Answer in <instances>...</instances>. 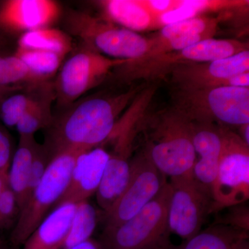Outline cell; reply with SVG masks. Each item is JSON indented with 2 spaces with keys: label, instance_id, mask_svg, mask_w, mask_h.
<instances>
[{
  "label": "cell",
  "instance_id": "cell-36",
  "mask_svg": "<svg viewBox=\"0 0 249 249\" xmlns=\"http://www.w3.org/2000/svg\"><path fill=\"white\" fill-rule=\"evenodd\" d=\"M240 134H238L247 145H249V124H244L240 127Z\"/></svg>",
  "mask_w": 249,
  "mask_h": 249
},
{
  "label": "cell",
  "instance_id": "cell-9",
  "mask_svg": "<svg viewBox=\"0 0 249 249\" xmlns=\"http://www.w3.org/2000/svg\"><path fill=\"white\" fill-rule=\"evenodd\" d=\"M131 60L111 58L83 47L67 59L59 72L55 96L62 106H70L97 86L113 70Z\"/></svg>",
  "mask_w": 249,
  "mask_h": 249
},
{
  "label": "cell",
  "instance_id": "cell-30",
  "mask_svg": "<svg viewBox=\"0 0 249 249\" xmlns=\"http://www.w3.org/2000/svg\"><path fill=\"white\" fill-rule=\"evenodd\" d=\"M225 216L218 218L214 224H222L240 229L244 231H249V213L248 206L243 204L229 207Z\"/></svg>",
  "mask_w": 249,
  "mask_h": 249
},
{
  "label": "cell",
  "instance_id": "cell-20",
  "mask_svg": "<svg viewBox=\"0 0 249 249\" xmlns=\"http://www.w3.org/2000/svg\"><path fill=\"white\" fill-rule=\"evenodd\" d=\"M22 90L10 95L0 105V118L8 127H16L24 113L53 93L52 86L47 82L29 85L28 91Z\"/></svg>",
  "mask_w": 249,
  "mask_h": 249
},
{
  "label": "cell",
  "instance_id": "cell-33",
  "mask_svg": "<svg viewBox=\"0 0 249 249\" xmlns=\"http://www.w3.org/2000/svg\"><path fill=\"white\" fill-rule=\"evenodd\" d=\"M67 249H103V248L99 240L91 238Z\"/></svg>",
  "mask_w": 249,
  "mask_h": 249
},
{
  "label": "cell",
  "instance_id": "cell-29",
  "mask_svg": "<svg viewBox=\"0 0 249 249\" xmlns=\"http://www.w3.org/2000/svg\"><path fill=\"white\" fill-rule=\"evenodd\" d=\"M19 213L17 199L8 183L0 196V231L10 229L16 224Z\"/></svg>",
  "mask_w": 249,
  "mask_h": 249
},
{
  "label": "cell",
  "instance_id": "cell-5",
  "mask_svg": "<svg viewBox=\"0 0 249 249\" xmlns=\"http://www.w3.org/2000/svg\"><path fill=\"white\" fill-rule=\"evenodd\" d=\"M65 27L85 47L109 58L137 60L148 48L146 37L85 11L68 10Z\"/></svg>",
  "mask_w": 249,
  "mask_h": 249
},
{
  "label": "cell",
  "instance_id": "cell-3",
  "mask_svg": "<svg viewBox=\"0 0 249 249\" xmlns=\"http://www.w3.org/2000/svg\"><path fill=\"white\" fill-rule=\"evenodd\" d=\"M172 188L168 178L148 204L129 220L103 229V249H168L173 244L168 228V207Z\"/></svg>",
  "mask_w": 249,
  "mask_h": 249
},
{
  "label": "cell",
  "instance_id": "cell-14",
  "mask_svg": "<svg viewBox=\"0 0 249 249\" xmlns=\"http://www.w3.org/2000/svg\"><path fill=\"white\" fill-rule=\"evenodd\" d=\"M60 8L51 0H11L0 4V27L7 34H24L49 27L58 19Z\"/></svg>",
  "mask_w": 249,
  "mask_h": 249
},
{
  "label": "cell",
  "instance_id": "cell-39",
  "mask_svg": "<svg viewBox=\"0 0 249 249\" xmlns=\"http://www.w3.org/2000/svg\"><path fill=\"white\" fill-rule=\"evenodd\" d=\"M0 249H14L12 246L5 242L4 240L0 238Z\"/></svg>",
  "mask_w": 249,
  "mask_h": 249
},
{
  "label": "cell",
  "instance_id": "cell-37",
  "mask_svg": "<svg viewBox=\"0 0 249 249\" xmlns=\"http://www.w3.org/2000/svg\"><path fill=\"white\" fill-rule=\"evenodd\" d=\"M232 249H249V236L237 241Z\"/></svg>",
  "mask_w": 249,
  "mask_h": 249
},
{
  "label": "cell",
  "instance_id": "cell-10",
  "mask_svg": "<svg viewBox=\"0 0 249 249\" xmlns=\"http://www.w3.org/2000/svg\"><path fill=\"white\" fill-rule=\"evenodd\" d=\"M168 181L172 188L168 214L170 235L188 240L201 231L208 216L214 213L212 196L193 175Z\"/></svg>",
  "mask_w": 249,
  "mask_h": 249
},
{
  "label": "cell",
  "instance_id": "cell-25",
  "mask_svg": "<svg viewBox=\"0 0 249 249\" xmlns=\"http://www.w3.org/2000/svg\"><path fill=\"white\" fill-rule=\"evenodd\" d=\"M98 219L97 211L88 200L77 204L62 249L70 248L91 239L97 226Z\"/></svg>",
  "mask_w": 249,
  "mask_h": 249
},
{
  "label": "cell",
  "instance_id": "cell-31",
  "mask_svg": "<svg viewBox=\"0 0 249 249\" xmlns=\"http://www.w3.org/2000/svg\"><path fill=\"white\" fill-rule=\"evenodd\" d=\"M13 156L11 137L4 126L0 124V173H9Z\"/></svg>",
  "mask_w": 249,
  "mask_h": 249
},
{
  "label": "cell",
  "instance_id": "cell-2",
  "mask_svg": "<svg viewBox=\"0 0 249 249\" xmlns=\"http://www.w3.org/2000/svg\"><path fill=\"white\" fill-rule=\"evenodd\" d=\"M146 136V149L152 161L168 178L192 175L196 156L191 121L175 110L152 118Z\"/></svg>",
  "mask_w": 249,
  "mask_h": 249
},
{
  "label": "cell",
  "instance_id": "cell-21",
  "mask_svg": "<svg viewBox=\"0 0 249 249\" xmlns=\"http://www.w3.org/2000/svg\"><path fill=\"white\" fill-rule=\"evenodd\" d=\"M248 236L249 232L213 223L181 245L168 249H232L237 241Z\"/></svg>",
  "mask_w": 249,
  "mask_h": 249
},
{
  "label": "cell",
  "instance_id": "cell-15",
  "mask_svg": "<svg viewBox=\"0 0 249 249\" xmlns=\"http://www.w3.org/2000/svg\"><path fill=\"white\" fill-rule=\"evenodd\" d=\"M192 139L196 158L192 175L211 193L219 167L223 145L224 125L209 123L191 122Z\"/></svg>",
  "mask_w": 249,
  "mask_h": 249
},
{
  "label": "cell",
  "instance_id": "cell-24",
  "mask_svg": "<svg viewBox=\"0 0 249 249\" xmlns=\"http://www.w3.org/2000/svg\"><path fill=\"white\" fill-rule=\"evenodd\" d=\"M14 55L25 64L36 83H45L53 76L64 58L53 52L20 48H18Z\"/></svg>",
  "mask_w": 249,
  "mask_h": 249
},
{
  "label": "cell",
  "instance_id": "cell-27",
  "mask_svg": "<svg viewBox=\"0 0 249 249\" xmlns=\"http://www.w3.org/2000/svg\"><path fill=\"white\" fill-rule=\"evenodd\" d=\"M22 83L29 85L40 83H36L20 59L15 55L0 54V87L20 85Z\"/></svg>",
  "mask_w": 249,
  "mask_h": 249
},
{
  "label": "cell",
  "instance_id": "cell-19",
  "mask_svg": "<svg viewBox=\"0 0 249 249\" xmlns=\"http://www.w3.org/2000/svg\"><path fill=\"white\" fill-rule=\"evenodd\" d=\"M37 145L34 136H19V145L10 165L8 183L16 196L20 211L27 202L28 181Z\"/></svg>",
  "mask_w": 249,
  "mask_h": 249
},
{
  "label": "cell",
  "instance_id": "cell-8",
  "mask_svg": "<svg viewBox=\"0 0 249 249\" xmlns=\"http://www.w3.org/2000/svg\"><path fill=\"white\" fill-rule=\"evenodd\" d=\"M214 212L244 204L249 198V145L224 126L215 181L211 189Z\"/></svg>",
  "mask_w": 249,
  "mask_h": 249
},
{
  "label": "cell",
  "instance_id": "cell-26",
  "mask_svg": "<svg viewBox=\"0 0 249 249\" xmlns=\"http://www.w3.org/2000/svg\"><path fill=\"white\" fill-rule=\"evenodd\" d=\"M54 97L55 93H51L23 114L16 125L19 136H34L40 129L48 128L53 120L51 106Z\"/></svg>",
  "mask_w": 249,
  "mask_h": 249
},
{
  "label": "cell",
  "instance_id": "cell-16",
  "mask_svg": "<svg viewBox=\"0 0 249 249\" xmlns=\"http://www.w3.org/2000/svg\"><path fill=\"white\" fill-rule=\"evenodd\" d=\"M109 157V152L101 146L80 154L66 191L55 207L62 203L78 204L96 194Z\"/></svg>",
  "mask_w": 249,
  "mask_h": 249
},
{
  "label": "cell",
  "instance_id": "cell-38",
  "mask_svg": "<svg viewBox=\"0 0 249 249\" xmlns=\"http://www.w3.org/2000/svg\"><path fill=\"white\" fill-rule=\"evenodd\" d=\"M8 173H0V196L8 184Z\"/></svg>",
  "mask_w": 249,
  "mask_h": 249
},
{
  "label": "cell",
  "instance_id": "cell-23",
  "mask_svg": "<svg viewBox=\"0 0 249 249\" xmlns=\"http://www.w3.org/2000/svg\"><path fill=\"white\" fill-rule=\"evenodd\" d=\"M220 19V18L199 16L165 26L157 34L147 39L150 42H159L188 36H204L212 38L217 32Z\"/></svg>",
  "mask_w": 249,
  "mask_h": 249
},
{
  "label": "cell",
  "instance_id": "cell-18",
  "mask_svg": "<svg viewBox=\"0 0 249 249\" xmlns=\"http://www.w3.org/2000/svg\"><path fill=\"white\" fill-rule=\"evenodd\" d=\"M97 4L105 19L134 32L160 29L158 17L145 7L142 0H105Z\"/></svg>",
  "mask_w": 249,
  "mask_h": 249
},
{
  "label": "cell",
  "instance_id": "cell-28",
  "mask_svg": "<svg viewBox=\"0 0 249 249\" xmlns=\"http://www.w3.org/2000/svg\"><path fill=\"white\" fill-rule=\"evenodd\" d=\"M52 159L45 144H39L31 164L28 181L27 200L47 172ZM27 203V202H26Z\"/></svg>",
  "mask_w": 249,
  "mask_h": 249
},
{
  "label": "cell",
  "instance_id": "cell-35",
  "mask_svg": "<svg viewBox=\"0 0 249 249\" xmlns=\"http://www.w3.org/2000/svg\"><path fill=\"white\" fill-rule=\"evenodd\" d=\"M9 35V34H7L2 28L0 27V54L1 55H4V54H1V52H3L8 45Z\"/></svg>",
  "mask_w": 249,
  "mask_h": 249
},
{
  "label": "cell",
  "instance_id": "cell-6",
  "mask_svg": "<svg viewBox=\"0 0 249 249\" xmlns=\"http://www.w3.org/2000/svg\"><path fill=\"white\" fill-rule=\"evenodd\" d=\"M87 151L67 150L53 157L40 182L19 213L10 244L13 248L24 245L29 236L47 217L66 191L77 158Z\"/></svg>",
  "mask_w": 249,
  "mask_h": 249
},
{
  "label": "cell",
  "instance_id": "cell-32",
  "mask_svg": "<svg viewBox=\"0 0 249 249\" xmlns=\"http://www.w3.org/2000/svg\"><path fill=\"white\" fill-rule=\"evenodd\" d=\"M150 12L159 18L160 15L175 9L178 4L176 0H142Z\"/></svg>",
  "mask_w": 249,
  "mask_h": 249
},
{
  "label": "cell",
  "instance_id": "cell-22",
  "mask_svg": "<svg viewBox=\"0 0 249 249\" xmlns=\"http://www.w3.org/2000/svg\"><path fill=\"white\" fill-rule=\"evenodd\" d=\"M18 44V48L53 52L63 57L71 52L73 47L68 34L49 27L24 33Z\"/></svg>",
  "mask_w": 249,
  "mask_h": 249
},
{
  "label": "cell",
  "instance_id": "cell-34",
  "mask_svg": "<svg viewBox=\"0 0 249 249\" xmlns=\"http://www.w3.org/2000/svg\"><path fill=\"white\" fill-rule=\"evenodd\" d=\"M24 89L21 85H15V86L0 87V105L3 101L13 93L18 92Z\"/></svg>",
  "mask_w": 249,
  "mask_h": 249
},
{
  "label": "cell",
  "instance_id": "cell-17",
  "mask_svg": "<svg viewBox=\"0 0 249 249\" xmlns=\"http://www.w3.org/2000/svg\"><path fill=\"white\" fill-rule=\"evenodd\" d=\"M77 204L62 203L54 208L23 245L22 249H62Z\"/></svg>",
  "mask_w": 249,
  "mask_h": 249
},
{
  "label": "cell",
  "instance_id": "cell-11",
  "mask_svg": "<svg viewBox=\"0 0 249 249\" xmlns=\"http://www.w3.org/2000/svg\"><path fill=\"white\" fill-rule=\"evenodd\" d=\"M166 76H170V81L178 90L249 88V51L214 61L178 65Z\"/></svg>",
  "mask_w": 249,
  "mask_h": 249
},
{
  "label": "cell",
  "instance_id": "cell-1",
  "mask_svg": "<svg viewBox=\"0 0 249 249\" xmlns=\"http://www.w3.org/2000/svg\"><path fill=\"white\" fill-rule=\"evenodd\" d=\"M137 90L112 96H94L72 105L48 127L45 145L52 160L67 150L89 151L108 142L119 114Z\"/></svg>",
  "mask_w": 249,
  "mask_h": 249
},
{
  "label": "cell",
  "instance_id": "cell-7",
  "mask_svg": "<svg viewBox=\"0 0 249 249\" xmlns=\"http://www.w3.org/2000/svg\"><path fill=\"white\" fill-rule=\"evenodd\" d=\"M249 50V43L231 39L209 38L181 50L145 60H129L116 70L125 80L163 78L178 65L214 61Z\"/></svg>",
  "mask_w": 249,
  "mask_h": 249
},
{
  "label": "cell",
  "instance_id": "cell-13",
  "mask_svg": "<svg viewBox=\"0 0 249 249\" xmlns=\"http://www.w3.org/2000/svg\"><path fill=\"white\" fill-rule=\"evenodd\" d=\"M137 134L134 128L126 127L118 130L109 139L115 142L114 149L109 152V160L95 194L98 206L104 214L116 204L129 182L132 153Z\"/></svg>",
  "mask_w": 249,
  "mask_h": 249
},
{
  "label": "cell",
  "instance_id": "cell-12",
  "mask_svg": "<svg viewBox=\"0 0 249 249\" xmlns=\"http://www.w3.org/2000/svg\"><path fill=\"white\" fill-rule=\"evenodd\" d=\"M166 178L145 147L133 156L129 182L116 204L104 214V229L117 227L135 215L158 194Z\"/></svg>",
  "mask_w": 249,
  "mask_h": 249
},
{
  "label": "cell",
  "instance_id": "cell-4",
  "mask_svg": "<svg viewBox=\"0 0 249 249\" xmlns=\"http://www.w3.org/2000/svg\"><path fill=\"white\" fill-rule=\"evenodd\" d=\"M174 98L175 110L191 122L239 127L249 124V88L177 89Z\"/></svg>",
  "mask_w": 249,
  "mask_h": 249
}]
</instances>
